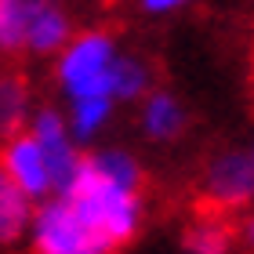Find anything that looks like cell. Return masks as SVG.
Returning a JSON list of instances; mask_svg holds the SVG:
<instances>
[{"label": "cell", "mask_w": 254, "mask_h": 254, "mask_svg": "<svg viewBox=\"0 0 254 254\" xmlns=\"http://www.w3.org/2000/svg\"><path fill=\"white\" fill-rule=\"evenodd\" d=\"M254 200V156L240 145L207 142L196 153L189 175L175 189V203L182 207H211V211L240 214Z\"/></svg>", "instance_id": "1"}, {"label": "cell", "mask_w": 254, "mask_h": 254, "mask_svg": "<svg viewBox=\"0 0 254 254\" xmlns=\"http://www.w3.org/2000/svg\"><path fill=\"white\" fill-rule=\"evenodd\" d=\"M55 76L69 87L73 98H109L113 95V33L84 29L62 55Z\"/></svg>", "instance_id": "2"}, {"label": "cell", "mask_w": 254, "mask_h": 254, "mask_svg": "<svg viewBox=\"0 0 254 254\" xmlns=\"http://www.w3.org/2000/svg\"><path fill=\"white\" fill-rule=\"evenodd\" d=\"M33 254H120L91 229L80 211L65 200H51L37 211V240Z\"/></svg>", "instance_id": "3"}, {"label": "cell", "mask_w": 254, "mask_h": 254, "mask_svg": "<svg viewBox=\"0 0 254 254\" xmlns=\"http://www.w3.org/2000/svg\"><path fill=\"white\" fill-rule=\"evenodd\" d=\"M33 138L40 145L44 171H48V189L65 192L69 182L76 175V149L65 142V124L55 109H40L37 124H33Z\"/></svg>", "instance_id": "4"}, {"label": "cell", "mask_w": 254, "mask_h": 254, "mask_svg": "<svg viewBox=\"0 0 254 254\" xmlns=\"http://www.w3.org/2000/svg\"><path fill=\"white\" fill-rule=\"evenodd\" d=\"M0 171L26 196H33V200L51 192L48 189V171H44V156H40V145L33 138V131H18L15 138L0 142Z\"/></svg>", "instance_id": "5"}, {"label": "cell", "mask_w": 254, "mask_h": 254, "mask_svg": "<svg viewBox=\"0 0 254 254\" xmlns=\"http://www.w3.org/2000/svg\"><path fill=\"white\" fill-rule=\"evenodd\" d=\"M51 4H62V0H0V65L26 62L29 26Z\"/></svg>", "instance_id": "6"}, {"label": "cell", "mask_w": 254, "mask_h": 254, "mask_svg": "<svg viewBox=\"0 0 254 254\" xmlns=\"http://www.w3.org/2000/svg\"><path fill=\"white\" fill-rule=\"evenodd\" d=\"M189 127H192L189 109L167 91V84L142 98V131L149 142H178L189 134Z\"/></svg>", "instance_id": "7"}, {"label": "cell", "mask_w": 254, "mask_h": 254, "mask_svg": "<svg viewBox=\"0 0 254 254\" xmlns=\"http://www.w3.org/2000/svg\"><path fill=\"white\" fill-rule=\"evenodd\" d=\"M33 98V84L26 73V62L0 65V142L26 131V109Z\"/></svg>", "instance_id": "8"}, {"label": "cell", "mask_w": 254, "mask_h": 254, "mask_svg": "<svg viewBox=\"0 0 254 254\" xmlns=\"http://www.w3.org/2000/svg\"><path fill=\"white\" fill-rule=\"evenodd\" d=\"M29 222V196L0 171V244H15Z\"/></svg>", "instance_id": "9"}, {"label": "cell", "mask_w": 254, "mask_h": 254, "mask_svg": "<svg viewBox=\"0 0 254 254\" xmlns=\"http://www.w3.org/2000/svg\"><path fill=\"white\" fill-rule=\"evenodd\" d=\"M65 40H69V15L62 11V4H51V7L29 26L26 48L37 51V55H48V51H59Z\"/></svg>", "instance_id": "10"}, {"label": "cell", "mask_w": 254, "mask_h": 254, "mask_svg": "<svg viewBox=\"0 0 254 254\" xmlns=\"http://www.w3.org/2000/svg\"><path fill=\"white\" fill-rule=\"evenodd\" d=\"M109 109H113V102H109V98H76V106H73V120H69L73 134H76V138H91L102 124H106Z\"/></svg>", "instance_id": "11"}, {"label": "cell", "mask_w": 254, "mask_h": 254, "mask_svg": "<svg viewBox=\"0 0 254 254\" xmlns=\"http://www.w3.org/2000/svg\"><path fill=\"white\" fill-rule=\"evenodd\" d=\"M236 247L244 254H254V211H244L236 222Z\"/></svg>", "instance_id": "12"}, {"label": "cell", "mask_w": 254, "mask_h": 254, "mask_svg": "<svg viewBox=\"0 0 254 254\" xmlns=\"http://www.w3.org/2000/svg\"><path fill=\"white\" fill-rule=\"evenodd\" d=\"M247 109H251V120H254V40H251V51H247Z\"/></svg>", "instance_id": "13"}, {"label": "cell", "mask_w": 254, "mask_h": 254, "mask_svg": "<svg viewBox=\"0 0 254 254\" xmlns=\"http://www.w3.org/2000/svg\"><path fill=\"white\" fill-rule=\"evenodd\" d=\"M178 4H186V0H145V11H171Z\"/></svg>", "instance_id": "14"}, {"label": "cell", "mask_w": 254, "mask_h": 254, "mask_svg": "<svg viewBox=\"0 0 254 254\" xmlns=\"http://www.w3.org/2000/svg\"><path fill=\"white\" fill-rule=\"evenodd\" d=\"M102 7H117V4H124V0H98Z\"/></svg>", "instance_id": "15"}, {"label": "cell", "mask_w": 254, "mask_h": 254, "mask_svg": "<svg viewBox=\"0 0 254 254\" xmlns=\"http://www.w3.org/2000/svg\"><path fill=\"white\" fill-rule=\"evenodd\" d=\"M251 156H254V153H251Z\"/></svg>", "instance_id": "16"}]
</instances>
